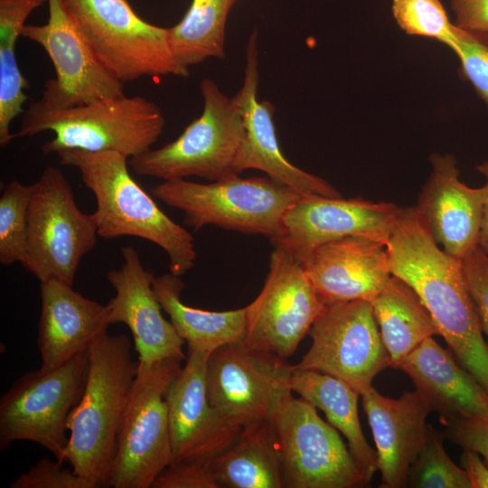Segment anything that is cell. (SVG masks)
<instances>
[{
    "mask_svg": "<svg viewBox=\"0 0 488 488\" xmlns=\"http://www.w3.org/2000/svg\"><path fill=\"white\" fill-rule=\"evenodd\" d=\"M453 52L460 60L462 75L488 108V33L457 26Z\"/></svg>",
    "mask_w": 488,
    "mask_h": 488,
    "instance_id": "cell-34",
    "label": "cell"
},
{
    "mask_svg": "<svg viewBox=\"0 0 488 488\" xmlns=\"http://www.w3.org/2000/svg\"><path fill=\"white\" fill-rule=\"evenodd\" d=\"M461 465L467 475L471 488H488V465L478 453L464 449Z\"/></svg>",
    "mask_w": 488,
    "mask_h": 488,
    "instance_id": "cell-40",
    "label": "cell"
},
{
    "mask_svg": "<svg viewBox=\"0 0 488 488\" xmlns=\"http://www.w3.org/2000/svg\"><path fill=\"white\" fill-rule=\"evenodd\" d=\"M210 353L188 349L184 367L165 390L172 464L211 462L233 444L242 428L229 423L210 403L206 384Z\"/></svg>",
    "mask_w": 488,
    "mask_h": 488,
    "instance_id": "cell-17",
    "label": "cell"
},
{
    "mask_svg": "<svg viewBox=\"0 0 488 488\" xmlns=\"http://www.w3.org/2000/svg\"><path fill=\"white\" fill-rule=\"evenodd\" d=\"M408 484L416 488H471L465 470L446 452L443 436L429 424L420 452L409 469Z\"/></svg>",
    "mask_w": 488,
    "mask_h": 488,
    "instance_id": "cell-32",
    "label": "cell"
},
{
    "mask_svg": "<svg viewBox=\"0 0 488 488\" xmlns=\"http://www.w3.org/2000/svg\"><path fill=\"white\" fill-rule=\"evenodd\" d=\"M371 304L391 368L399 369L404 359L425 340L438 335L418 294L398 277L392 275Z\"/></svg>",
    "mask_w": 488,
    "mask_h": 488,
    "instance_id": "cell-28",
    "label": "cell"
},
{
    "mask_svg": "<svg viewBox=\"0 0 488 488\" xmlns=\"http://www.w3.org/2000/svg\"><path fill=\"white\" fill-rule=\"evenodd\" d=\"M461 262L465 283L488 344V254L477 245Z\"/></svg>",
    "mask_w": 488,
    "mask_h": 488,
    "instance_id": "cell-35",
    "label": "cell"
},
{
    "mask_svg": "<svg viewBox=\"0 0 488 488\" xmlns=\"http://www.w3.org/2000/svg\"><path fill=\"white\" fill-rule=\"evenodd\" d=\"M45 24H25L22 36L48 54L55 78L46 81L41 101L66 108L124 94L123 82L99 61L68 13L63 0H47Z\"/></svg>",
    "mask_w": 488,
    "mask_h": 488,
    "instance_id": "cell-15",
    "label": "cell"
},
{
    "mask_svg": "<svg viewBox=\"0 0 488 488\" xmlns=\"http://www.w3.org/2000/svg\"><path fill=\"white\" fill-rule=\"evenodd\" d=\"M47 0H0V145H8L14 138L13 120L23 113L29 81L22 74L15 46L25 21L33 11Z\"/></svg>",
    "mask_w": 488,
    "mask_h": 488,
    "instance_id": "cell-29",
    "label": "cell"
},
{
    "mask_svg": "<svg viewBox=\"0 0 488 488\" xmlns=\"http://www.w3.org/2000/svg\"><path fill=\"white\" fill-rule=\"evenodd\" d=\"M121 252L123 265L107 274V280L116 291L107 304L110 324H124L129 328L141 365L167 359L185 360V342L171 321L163 316L153 288L154 275L144 267L136 249L126 246Z\"/></svg>",
    "mask_w": 488,
    "mask_h": 488,
    "instance_id": "cell-19",
    "label": "cell"
},
{
    "mask_svg": "<svg viewBox=\"0 0 488 488\" xmlns=\"http://www.w3.org/2000/svg\"><path fill=\"white\" fill-rule=\"evenodd\" d=\"M11 488H94L73 470L62 467V463L50 458L41 459L27 472L11 483Z\"/></svg>",
    "mask_w": 488,
    "mask_h": 488,
    "instance_id": "cell-36",
    "label": "cell"
},
{
    "mask_svg": "<svg viewBox=\"0 0 488 488\" xmlns=\"http://www.w3.org/2000/svg\"><path fill=\"white\" fill-rule=\"evenodd\" d=\"M303 265L324 305L371 302L392 276L386 243L364 236L325 243Z\"/></svg>",
    "mask_w": 488,
    "mask_h": 488,
    "instance_id": "cell-21",
    "label": "cell"
},
{
    "mask_svg": "<svg viewBox=\"0 0 488 488\" xmlns=\"http://www.w3.org/2000/svg\"><path fill=\"white\" fill-rule=\"evenodd\" d=\"M202 115L174 141L131 157L132 170L164 181L198 176L210 181L237 174L234 163L245 136L242 114L211 79L200 84Z\"/></svg>",
    "mask_w": 488,
    "mask_h": 488,
    "instance_id": "cell-7",
    "label": "cell"
},
{
    "mask_svg": "<svg viewBox=\"0 0 488 488\" xmlns=\"http://www.w3.org/2000/svg\"><path fill=\"white\" fill-rule=\"evenodd\" d=\"M88 367L86 351L56 369L20 376L0 399V449L30 441L63 463L68 419L83 394Z\"/></svg>",
    "mask_w": 488,
    "mask_h": 488,
    "instance_id": "cell-8",
    "label": "cell"
},
{
    "mask_svg": "<svg viewBox=\"0 0 488 488\" xmlns=\"http://www.w3.org/2000/svg\"><path fill=\"white\" fill-rule=\"evenodd\" d=\"M399 370L411 379L443 425L461 417H488V393L433 337L411 352Z\"/></svg>",
    "mask_w": 488,
    "mask_h": 488,
    "instance_id": "cell-24",
    "label": "cell"
},
{
    "mask_svg": "<svg viewBox=\"0 0 488 488\" xmlns=\"http://www.w3.org/2000/svg\"><path fill=\"white\" fill-rule=\"evenodd\" d=\"M32 184L12 180L0 197V262L23 263L27 246L28 210Z\"/></svg>",
    "mask_w": 488,
    "mask_h": 488,
    "instance_id": "cell-31",
    "label": "cell"
},
{
    "mask_svg": "<svg viewBox=\"0 0 488 488\" xmlns=\"http://www.w3.org/2000/svg\"><path fill=\"white\" fill-rule=\"evenodd\" d=\"M459 28L488 33V0H451Z\"/></svg>",
    "mask_w": 488,
    "mask_h": 488,
    "instance_id": "cell-39",
    "label": "cell"
},
{
    "mask_svg": "<svg viewBox=\"0 0 488 488\" xmlns=\"http://www.w3.org/2000/svg\"><path fill=\"white\" fill-rule=\"evenodd\" d=\"M211 462L182 461L165 467L153 483L154 488H220Z\"/></svg>",
    "mask_w": 488,
    "mask_h": 488,
    "instance_id": "cell-37",
    "label": "cell"
},
{
    "mask_svg": "<svg viewBox=\"0 0 488 488\" xmlns=\"http://www.w3.org/2000/svg\"><path fill=\"white\" fill-rule=\"evenodd\" d=\"M308 334L311 347L293 367L333 376L360 395L389 367V356L369 301L325 305Z\"/></svg>",
    "mask_w": 488,
    "mask_h": 488,
    "instance_id": "cell-13",
    "label": "cell"
},
{
    "mask_svg": "<svg viewBox=\"0 0 488 488\" xmlns=\"http://www.w3.org/2000/svg\"><path fill=\"white\" fill-rule=\"evenodd\" d=\"M63 2L96 57L121 82L189 76L188 68L173 56L168 28L143 20L127 0Z\"/></svg>",
    "mask_w": 488,
    "mask_h": 488,
    "instance_id": "cell-6",
    "label": "cell"
},
{
    "mask_svg": "<svg viewBox=\"0 0 488 488\" xmlns=\"http://www.w3.org/2000/svg\"><path fill=\"white\" fill-rule=\"evenodd\" d=\"M258 35L254 32L246 47L243 84L233 97L240 108L245 127L244 139L234 163L235 174L257 169L301 196L343 197L325 180L296 167L284 156L276 136L275 108L267 101L258 100Z\"/></svg>",
    "mask_w": 488,
    "mask_h": 488,
    "instance_id": "cell-18",
    "label": "cell"
},
{
    "mask_svg": "<svg viewBox=\"0 0 488 488\" xmlns=\"http://www.w3.org/2000/svg\"><path fill=\"white\" fill-rule=\"evenodd\" d=\"M476 170L486 179V182L483 184L485 193L478 245L488 254V162L478 164Z\"/></svg>",
    "mask_w": 488,
    "mask_h": 488,
    "instance_id": "cell-41",
    "label": "cell"
},
{
    "mask_svg": "<svg viewBox=\"0 0 488 488\" xmlns=\"http://www.w3.org/2000/svg\"><path fill=\"white\" fill-rule=\"evenodd\" d=\"M152 284L163 310L188 349L212 352L222 345L245 341L246 306L223 312L191 307L181 300L184 283L171 272L154 276Z\"/></svg>",
    "mask_w": 488,
    "mask_h": 488,
    "instance_id": "cell-26",
    "label": "cell"
},
{
    "mask_svg": "<svg viewBox=\"0 0 488 488\" xmlns=\"http://www.w3.org/2000/svg\"><path fill=\"white\" fill-rule=\"evenodd\" d=\"M164 204L182 211L186 226L198 230L207 225L268 239L280 230L286 210L301 195L266 177L232 174L211 183L185 179L164 181L151 190Z\"/></svg>",
    "mask_w": 488,
    "mask_h": 488,
    "instance_id": "cell-5",
    "label": "cell"
},
{
    "mask_svg": "<svg viewBox=\"0 0 488 488\" xmlns=\"http://www.w3.org/2000/svg\"><path fill=\"white\" fill-rule=\"evenodd\" d=\"M324 305L303 263L275 248L264 286L246 306L244 343L286 359L295 353Z\"/></svg>",
    "mask_w": 488,
    "mask_h": 488,
    "instance_id": "cell-14",
    "label": "cell"
},
{
    "mask_svg": "<svg viewBox=\"0 0 488 488\" xmlns=\"http://www.w3.org/2000/svg\"><path fill=\"white\" fill-rule=\"evenodd\" d=\"M98 236L92 215L80 210L63 173L46 167L32 184L22 265L40 282L57 279L72 286L80 262Z\"/></svg>",
    "mask_w": 488,
    "mask_h": 488,
    "instance_id": "cell-10",
    "label": "cell"
},
{
    "mask_svg": "<svg viewBox=\"0 0 488 488\" xmlns=\"http://www.w3.org/2000/svg\"><path fill=\"white\" fill-rule=\"evenodd\" d=\"M37 345L43 370L56 369L88 351L110 325L107 305L83 296L57 279L40 282Z\"/></svg>",
    "mask_w": 488,
    "mask_h": 488,
    "instance_id": "cell-23",
    "label": "cell"
},
{
    "mask_svg": "<svg viewBox=\"0 0 488 488\" xmlns=\"http://www.w3.org/2000/svg\"><path fill=\"white\" fill-rule=\"evenodd\" d=\"M63 165L76 168L95 196L91 213L99 237H136L164 249L170 272L182 276L194 267L196 250L192 234L171 220L131 176L127 157L115 151L65 149L57 153Z\"/></svg>",
    "mask_w": 488,
    "mask_h": 488,
    "instance_id": "cell-2",
    "label": "cell"
},
{
    "mask_svg": "<svg viewBox=\"0 0 488 488\" xmlns=\"http://www.w3.org/2000/svg\"><path fill=\"white\" fill-rule=\"evenodd\" d=\"M400 208L361 197L301 196L284 213L278 234L269 241L302 263L320 246L348 236L387 244Z\"/></svg>",
    "mask_w": 488,
    "mask_h": 488,
    "instance_id": "cell-16",
    "label": "cell"
},
{
    "mask_svg": "<svg viewBox=\"0 0 488 488\" xmlns=\"http://www.w3.org/2000/svg\"><path fill=\"white\" fill-rule=\"evenodd\" d=\"M161 108L141 96L125 94L66 108H53L40 100L23 111L14 137L52 131L42 145L44 154L65 149L115 151L135 157L151 149L164 128Z\"/></svg>",
    "mask_w": 488,
    "mask_h": 488,
    "instance_id": "cell-4",
    "label": "cell"
},
{
    "mask_svg": "<svg viewBox=\"0 0 488 488\" xmlns=\"http://www.w3.org/2000/svg\"><path fill=\"white\" fill-rule=\"evenodd\" d=\"M444 425L446 436L451 442L478 453L488 465V417H461Z\"/></svg>",
    "mask_w": 488,
    "mask_h": 488,
    "instance_id": "cell-38",
    "label": "cell"
},
{
    "mask_svg": "<svg viewBox=\"0 0 488 488\" xmlns=\"http://www.w3.org/2000/svg\"><path fill=\"white\" fill-rule=\"evenodd\" d=\"M361 397L376 444L380 487L407 486L409 469L425 440L431 408L418 390L392 399L371 386Z\"/></svg>",
    "mask_w": 488,
    "mask_h": 488,
    "instance_id": "cell-22",
    "label": "cell"
},
{
    "mask_svg": "<svg viewBox=\"0 0 488 488\" xmlns=\"http://www.w3.org/2000/svg\"><path fill=\"white\" fill-rule=\"evenodd\" d=\"M211 465L220 488L284 487L280 453L270 420L242 427L233 444Z\"/></svg>",
    "mask_w": 488,
    "mask_h": 488,
    "instance_id": "cell-25",
    "label": "cell"
},
{
    "mask_svg": "<svg viewBox=\"0 0 488 488\" xmlns=\"http://www.w3.org/2000/svg\"><path fill=\"white\" fill-rule=\"evenodd\" d=\"M236 0H192L183 18L168 28L174 58L188 68L209 58L224 57L225 24Z\"/></svg>",
    "mask_w": 488,
    "mask_h": 488,
    "instance_id": "cell-30",
    "label": "cell"
},
{
    "mask_svg": "<svg viewBox=\"0 0 488 488\" xmlns=\"http://www.w3.org/2000/svg\"><path fill=\"white\" fill-rule=\"evenodd\" d=\"M291 389L300 398L321 409L328 423L345 436L352 454L371 481L378 471V458L376 450L368 444L360 423V393L328 374L295 368Z\"/></svg>",
    "mask_w": 488,
    "mask_h": 488,
    "instance_id": "cell-27",
    "label": "cell"
},
{
    "mask_svg": "<svg viewBox=\"0 0 488 488\" xmlns=\"http://www.w3.org/2000/svg\"><path fill=\"white\" fill-rule=\"evenodd\" d=\"M89 367L80 400L70 414L64 461L94 488L108 487L117 434L138 361L125 334L99 336L88 349Z\"/></svg>",
    "mask_w": 488,
    "mask_h": 488,
    "instance_id": "cell-3",
    "label": "cell"
},
{
    "mask_svg": "<svg viewBox=\"0 0 488 488\" xmlns=\"http://www.w3.org/2000/svg\"><path fill=\"white\" fill-rule=\"evenodd\" d=\"M391 275L418 294L457 361L488 393V344L460 259L435 241L415 207L400 208L387 241Z\"/></svg>",
    "mask_w": 488,
    "mask_h": 488,
    "instance_id": "cell-1",
    "label": "cell"
},
{
    "mask_svg": "<svg viewBox=\"0 0 488 488\" xmlns=\"http://www.w3.org/2000/svg\"><path fill=\"white\" fill-rule=\"evenodd\" d=\"M286 488H356L367 478L337 429L316 408L290 395L269 419Z\"/></svg>",
    "mask_w": 488,
    "mask_h": 488,
    "instance_id": "cell-11",
    "label": "cell"
},
{
    "mask_svg": "<svg viewBox=\"0 0 488 488\" xmlns=\"http://www.w3.org/2000/svg\"><path fill=\"white\" fill-rule=\"evenodd\" d=\"M429 160L432 171L415 208L435 241L461 260L478 245L484 187L460 181L451 155L434 154Z\"/></svg>",
    "mask_w": 488,
    "mask_h": 488,
    "instance_id": "cell-20",
    "label": "cell"
},
{
    "mask_svg": "<svg viewBox=\"0 0 488 488\" xmlns=\"http://www.w3.org/2000/svg\"><path fill=\"white\" fill-rule=\"evenodd\" d=\"M285 360L244 342L219 347L207 361L210 403L229 423L239 427L269 420L293 392L294 368Z\"/></svg>",
    "mask_w": 488,
    "mask_h": 488,
    "instance_id": "cell-12",
    "label": "cell"
},
{
    "mask_svg": "<svg viewBox=\"0 0 488 488\" xmlns=\"http://www.w3.org/2000/svg\"><path fill=\"white\" fill-rule=\"evenodd\" d=\"M181 361L167 359L152 365L138 363L117 434L108 487L150 488L172 464L164 393L181 370Z\"/></svg>",
    "mask_w": 488,
    "mask_h": 488,
    "instance_id": "cell-9",
    "label": "cell"
},
{
    "mask_svg": "<svg viewBox=\"0 0 488 488\" xmlns=\"http://www.w3.org/2000/svg\"><path fill=\"white\" fill-rule=\"evenodd\" d=\"M392 14L408 34L434 38L454 49L457 26L440 0H392Z\"/></svg>",
    "mask_w": 488,
    "mask_h": 488,
    "instance_id": "cell-33",
    "label": "cell"
}]
</instances>
